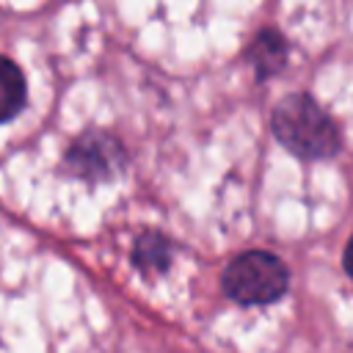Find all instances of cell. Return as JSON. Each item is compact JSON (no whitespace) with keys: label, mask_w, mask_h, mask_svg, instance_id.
I'll use <instances>...</instances> for the list:
<instances>
[{"label":"cell","mask_w":353,"mask_h":353,"mask_svg":"<svg viewBox=\"0 0 353 353\" xmlns=\"http://www.w3.org/2000/svg\"><path fill=\"white\" fill-rule=\"evenodd\" d=\"M273 132L292 154L325 160L339 152V130L331 116L306 94H290L273 108Z\"/></svg>","instance_id":"1"},{"label":"cell","mask_w":353,"mask_h":353,"mask_svg":"<svg viewBox=\"0 0 353 353\" xmlns=\"http://www.w3.org/2000/svg\"><path fill=\"white\" fill-rule=\"evenodd\" d=\"M290 273L284 262L268 251H245L223 270V292L245 306L273 303L287 292Z\"/></svg>","instance_id":"2"},{"label":"cell","mask_w":353,"mask_h":353,"mask_svg":"<svg viewBox=\"0 0 353 353\" xmlns=\"http://www.w3.org/2000/svg\"><path fill=\"white\" fill-rule=\"evenodd\" d=\"M69 165L74 171H80L83 176H88V179L110 176L124 165V152L108 135H88V138H83L80 143L72 146Z\"/></svg>","instance_id":"3"},{"label":"cell","mask_w":353,"mask_h":353,"mask_svg":"<svg viewBox=\"0 0 353 353\" xmlns=\"http://www.w3.org/2000/svg\"><path fill=\"white\" fill-rule=\"evenodd\" d=\"M248 61L254 63V69H256V74L262 80L270 77V74H276L284 66V61H287V44H284V39L276 30H262L254 39L251 50H248Z\"/></svg>","instance_id":"4"},{"label":"cell","mask_w":353,"mask_h":353,"mask_svg":"<svg viewBox=\"0 0 353 353\" xmlns=\"http://www.w3.org/2000/svg\"><path fill=\"white\" fill-rule=\"evenodd\" d=\"M168 256H171V245L163 234L157 232H146L138 237L135 248H132V262L143 276H157L168 268Z\"/></svg>","instance_id":"5"},{"label":"cell","mask_w":353,"mask_h":353,"mask_svg":"<svg viewBox=\"0 0 353 353\" xmlns=\"http://www.w3.org/2000/svg\"><path fill=\"white\" fill-rule=\"evenodd\" d=\"M25 105V77L19 66L0 55V121L14 119Z\"/></svg>","instance_id":"6"},{"label":"cell","mask_w":353,"mask_h":353,"mask_svg":"<svg viewBox=\"0 0 353 353\" xmlns=\"http://www.w3.org/2000/svg\"><path fill=\"white\" fill-rule=\"evenodd\" d=\"M345 268H347V273L353 276V237H350V243H347V248H345Z\"/></svg>","instance_id":"7"}]
</instances>
